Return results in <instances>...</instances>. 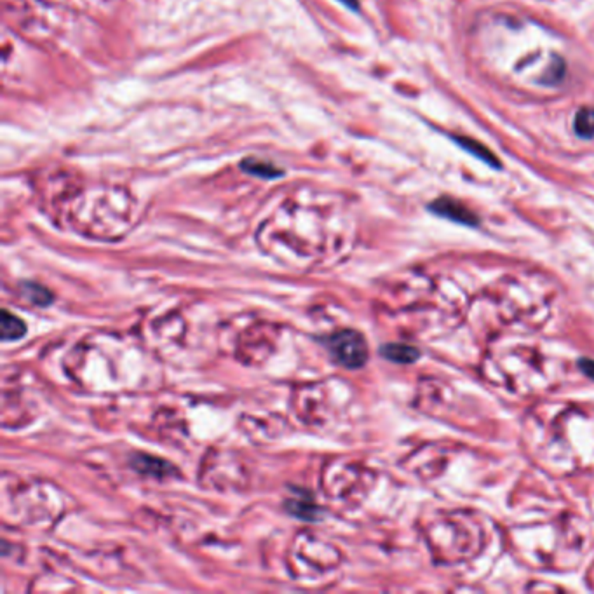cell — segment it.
<instances>
[{
    "label": "cell",
    "instance_id": "6da1fadb",
    "mask_svg": "<svg viewBox=\"0 0 594 594\" xmlns=\"http://www.w3.org/2000/svg\"><path fill=\"white\" fill-rule=\"evenodd\" d=\"M328 349L331 356L343 368H363L368 361V343L364 336L356 329H340L328 338Z\"/></svg>",
    "mask_w": 594,
    "mask_h": 594
},
{
    "label": "cell",
    "instance_id": "7a4b0ae2",
    "mask_svg": "<svg viewBox=\"0 0 594 594\" xmlns=\"http://www.w3.org/2000/svg\"><path fill=\"white\" fill-rule=\"evenodd\" d=\"M429 211L433 215L441 216V218H447L450 222L460 223V225L466 227H477L480 225V216L473 211V209L467 208L466 204L457 201L454 197H437L436 201H433L429 204Z\"/></svg>",
    "mask_w": 594,
    "mask_h": 594
},
{
    "label": "cell",
    "instance_id": "3957f363",
    "mask_svg": "<svg viewBox=\"0 0 594 594\" xmlns=\"http://www.w3.org/2000/svg\"><path fill=\"white\" fill-rule=\"evenodd\" d=\"M451 141H454L455 145H458L462 150L469 152L470 155H474L476 159H480L481 162H484L487 166H490V168L494 169H501L502 164L501 161H499L497 155L494 154V152L490 150V148L487 147V145H483L481 141L474 140V138L470 136H462V135H450Z\"/></svg>",
    "mask_w": 594,
    "mask_h": 594
},
{
    "label": "cell",
    "instance_id": "277c9868",
    "mask_svg": "<svg viewBox=\"0 0 594 594\" xmlns=\"http://www.w3.org/2000/svg\"><path fill=\"white\" fill-rule=\"evenodd\" d=\"M380 354L387 361H392L397 364H410L418 361L420 350L416 347L408 345V343H385L380 349Z\"/></svg>",
    "mask_w": 594,
    "mask_h": 594
},
{
    "label": "cell",
    "instance_id": "5b68a950",
    "mask_svg": "<svg viewBox=\"0 0 594 594\" xmlns=\"http://www.w3.org/2000/svg\"><path fill=\"white\" fill-rule=\"evenodd\" d=\"M2 342H16L27 335V324L23 319L16 316V314L9 312V310H2Z\"/></svg>",
    "mask_w": 594,
    "mask_h": 594
},
{
    "label": "cell",
    "instance_id": "8992f818",
    "mask_svg": "<svg viewBox=\"0 0 594 594\" xmlns=\"http://www.w3.org/2000/svg\"><path fill=\"white\" fill-rule=\"evenodd\" d=\"M133 467H135V470L141 474H148V476H155V477H161V476H168L169 474V469H173L171 466H169L168 462H164V460L161 458H155V457H148V455H136L135 458H133Z\"/></svg>",
    "mask_w": 594,
    "mask_h": 594
},
{
    "label": "cell",
    "instance_id": "52a82bcc",
    "mask_svg": "<svg viewBox=\"0 0 594 594\" xmlns=\"http://www.w3.org/2000/svg\"><path fill=\"white\" fill-rule=\"evenodd\" d=\"M574 131L582 140L594 138V107L579 108L574 117Z\"/></svg>",
    "mask_w": 594,
    "mask_h": 594
},
{
    "label": "cell",
    "instance_id": "ba28073f",
    "mask_svg": "<svg viewBox=\"0 0 594 594\" xmlns=\"http://www.w3.org/2000/svg\"><path fill=\"white\" fill-rule=\"evenodd\" d=\"M23 293L34 305L47 307L53 302V293L37 282H23Z\"/></svg>",
    "mask_w": 594,
    "mask_h": 594
},
{
    "label": "cell",
    "instance_id": "9c48e42d",
    "mask_svg": "<svg viewBox=\"0 0 594 594\" xmlns=\"http://www.w3.org/2000/svg\"><path fill=\"white\" fill-rule=\"evenodd\" d=\"M242 169L246 173H251V175L260 176V178H277V176L282 175V171L275 166L269 164V162H260L255 161V159H249L242 164Z\"/></svg>",
    "mask_w": 594,
    "mask_h": 594
},
{
    "label": "cell",
    "instance_id": "30bf717a",
    "mask_svg": "<svg viewBox=\"0 0 594 594\" xmlns=\"http://www.w3.org/2000/svg\"><path fill=\"white\" fill-rule=\"evenodd\" d=\"M286 509L289 510V514H293V516L300 517V520H316V514H317V507L314 506L312 501L310 499H303V501H295V499H291L288 503H286Z\"/></svg>",
    "mask_w": 594,
    "mask_h": 594
},
{
    "label": "cell",
    "instance_id": "8fae6325",
    "mask_svg": "<svg viewBox=\"0 0 594 594\" xmlns=\"http://www.w3.org/2000/svg\"><path fill=\"white\" fill-rule=\"evenodd\" d=\"M565 72H567V65H565L560 58H556L554 65L549 68L548 77L542 79V82H544V84H557V82H561V79L565 77Z\"/></svg>",
    "mask_w": 594,
    "mask_h": 594
},
{
    "label": "cell",
    "instance_id": "7c38bea8",
    "mask_svg": "<svg viewBox=\"0 0 594 594\" xmlns=\"http://www.w3.org/2000/svg\"><path fill=\"white\" fill-rule=\"evenodd\" d=\"M579 366H581L582 371L589 376V378L594 380V361L593 359H581L579 361Z\"/></svg>",
    "mask_w": 594,
    "mask_h": 594
},
{
    "label": "cell",
    "instance_id": "4fadbf2b",
    "mask_svg": "<svg viewBox=\"0 0 594 594\" xmlns=\"http://www.w3.org/2000/svg\"><path fill=\"white\" fill-rule=\"evenodd\" d=\"M342 2L345 4V6L352 7V9H357V0H342Z\"/></svg>",
    "mask_w": 594,
    "mask_h": 594
}]
</instances>
